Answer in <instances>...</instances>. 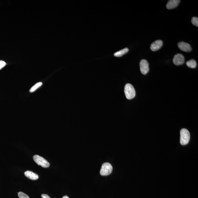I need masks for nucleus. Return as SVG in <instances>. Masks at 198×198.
I'll use <instances>...</instances> for the list:
<instances>
[{"mask_svg":"<svg viewBox=\"0 0 198 198\" xmlns=\"http://www.w3.org/2000/svg\"><path fill=\"white\" fill-rule=\"evenodd\" d=\"M124 93L127 99H133L136 96V91L133 85L130 84H127L124 87Z\"/></svg>","mask_w":198,"mask_h":198,"instance_id":"obj_1","label":"nucleus"},{"mask_svg":"<svg viewBox=\"0 0 198 198\" xmlns=\"http://www.w3.org/2000/svg\"><path fill=\"white\" fill-rule=\"evenodd\" d=\"M41 197H42V198H50L48 194H43L41 195Z\"/></svg>","mask_w":198,"mask_h":198,"instance_id":"obj_17","label":"nucleus"},{"mask_svg":"<svg viewBox=\"0 0 198 198\" xmlns=\"http://www.w3.org/2000/svg\"><path fill=\"white\" fill-rule=\"evenodd\" d=\"M185 59L184 56L181 54H177L175 55L173 59L174 64L176 65H181L184 64Z\"/></svg>","mask_w":198,"mask_h":198,"instance_id":"obj_6","label":"nucleus"},{"mask_svg":"<svg viewBox=\"0 0 198 198\" xmlns=\"http://www.w3.org/2000/svg\"><path fill=\"white\" fill-rule=\"evenodd\" d=\"M192 24L196 26H198V18L197 17H194L192 19Z\"/></svg>","mask_w":198,"mask_h":198,"instance_id":"obj_14","label":"nucleus"},{"mask_svg":"<svg viewBox=\"0 0 198 198\" xmlns=\"http://www.w3.org/2000/svg\"><path fill=\"white\" fill-rule=\"evenodd\" d=\"M42 84V83L41 82H38V83H37L34 85V86H33L30 89V92H34V91L36 90L37 89H38V88L40 87Z\"/></svg>","mask_w":198,"mask_h":198,"instance_id":"obj_13","label":"nucleus"},{"mask_svg":"<svg viewBox=\"0 0 198 198\" xmlns=\"http://www.w3.org/2000/svg\"><path fill=\"white\" fill-rule=\"evenodd\" d=\"M113 167L109 163H105L103 164L101 169L100 174L102 176L108 175L112 172Z\"/></svg>","mask_w":198,"mask_h":198,"instance_id":"obj_3","label":"nucleus"},{"mask_svg":"<svg viewBox=\"0 0 198 198\" xmlns=\"http://www.w3.org/2000/svg\"><path fill=\"white\" fill-rule=\"evenodd\" d=\"M163 45V41L160 40H158L151 44L150 49L152 51H156L161 48Z\"/></svg>","mask_w":198,"mask_h":198,"instance_id":"obj_8","label":"nucleus"},{"mask_svg":"<svg viewBox=\"0 0 198 198\" xmlns=\"http://www.w3.org/2000/svg\"><path fill=\"white\" fill-rule=\"evenodd\" d=\"M180 143L185 145L189 143L190 139V133L186 128L182 129L180 131Z\"/></svg>","mask_w":198,"mask_h":198,"instance_id":"obj_2","label":"nucleus"},{"mask_svg":"<svg viewBox=\"0 0 198 198\" xmlns=\"http://www.w3.org/2000/svg\"><path fill=\"white\" fill-rule=\"evenodd\" d=\"M33 159L37 164L44 168H48L49 167V162L42 157L38 155H35L33 156Z\"/></svg>","mask_w":198,"mask_h":198,"instance_id":"obj_4","label":"nucleus"},{"mask_svg":"<svg viewBox=\"0 0 198 198\" xmlns=\"http://www.w3.org/2000/svg\"><path fill=\"white\" fill-rule=\"evenodd\" d=\"M180 2L179 0H170L168 1L166 5V7L168 9H172L176 8Z\"/></svg>","mask_w":198,"mask_h":198,"instance_id":"obj_9","label":"nucleus"},{"mask_svg":"<svg viewBox=\"0 0 198 198\" xmlns=\"http://www.w3.org/2000/svg\"><path fill=\"white\" fill-rule=\"evenodd\" d=\"M140 68L141 72L142 74L145 75L149 71V63L147 60H142L140 62Z\"/></svg>","mask_w":198,"mask_h":198,"instance_id":"obj_5","label":"nucleus"},{"mask_svg":"<svg viewBox=\"0 0 198 198\" xmlns=\"http://www.w3.org/2000/svg\"><path fill=\"white\" fill-rule=\"evenodd\" d=\"M62 198H69V197L67 196H65L63 197Z\"/></svg>","mask_w":198,"mask_h":198,"instance_id":"obj_18","label":"nucleus"},{"mask_svg":"<svg viewBox=\"0 0 198 198\" xmlns=\"http://www.w3.org/2000/svg\"><path fill=\"white\" fill-rule=\"evenodd\" d=\"M129 49L128 48H124V49L121 50L114 53V55L116 57H121L123 55H124V54L127 53Z\"/></svg>","mask_w":198,"mask_h":198,"instance_id":"obj_11","label":"nucleus"},{"mask_svg":"<svg viewBox=\"0 0 198 198\" xmlns=\"http://www.w3.org/2000/svg\"><path fill=\"white\" fill-rule=\"evenodd\" d=\"M188 67L191 68H196L197 66V62L195 60L192 59L187 61L186 63Z\"/></svg>","mask_w":198,"mask_h":198,"instance_id":"obj_12","label":"nucleus"},{"mask_svg":"<svg viewBox=\"0 0 198 198\" xmlns=\"http://www.w3.org/2000/svg\"><path fill=\"white\" fill-rule=\"evenodd\" d=\"M6 65V63L5 62L0 60V70L5 67Z\"/></svg>","mask_w":198,"mask_h":198,"instance_id":"obj_16","label":"nucleus"},{"mask_svg":"<svg viewBox=\"0 0 198 198\" xmlns=\"http://www.w3.org/2000/svg\"><path fill=\"white\" fill-rule=\"evenodd\" d=\"M179 49L186 52H189L192 50V47L190 44L184 42H180L178 43Z\"/></svg>","mask_w":198,"mask_h":198,"instance_id":"obj_7","label":"nucleus"},{"mask_svg":"<svg viewBox=\"0 0 198 198\" xmlns=\"http://www.w3.org/2000/svg\"><path fill=\"white\" fill-rule=\"evenodd\" d=\"M24 175L28 178L32 180H38L39 177L38 175L30 171H26L25 172Z\"/></svg>","mask_w":198,"mask_h":198,"instance_id":"obj_10","label":"nucleus"},{"mask_svg":"<svg viewBox=\"0 0 198 198\" xmlns=\"http://www.w3.org/2000/svg\"><path fill=\"white\" fill-rule=\"evenodd\" d=\"M18 196L19 198H30L26 194L22 192H18Z\"/></svg>","mask_w":198,"mask_h":198,"instance_id":"obj_15","label":"nucleus"}]
</instances>
